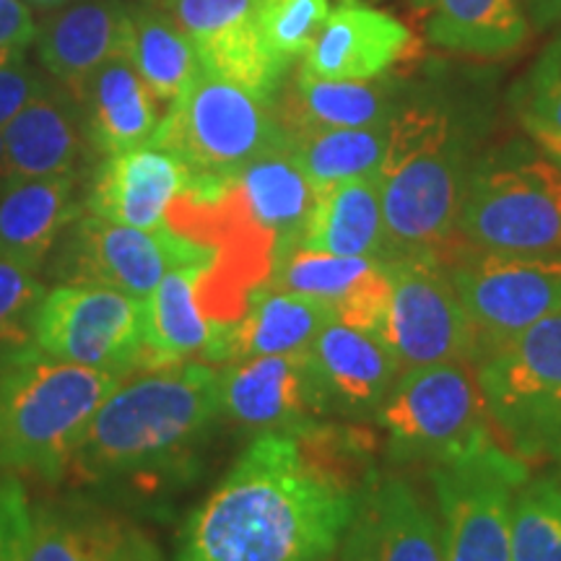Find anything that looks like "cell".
I'll return each mask as SVG.
<instances>
[{"mask_svg": "<svg viewBox=\"0 0 561 561\" xmlns=\"http://www.w3.org/2000/svg\"><path fill=\"white\" fill-rule=\"evenodd\" d=\"M32 3H37V5H62V3H68V0H32Z\"/></svg>", "mask_w": 561, "mask_h": 561, "instance_id": "43", "label": "cell"}, {"mask_svg": "<svg viewBox=\"0 0 561 561\" xmlns=\"http://www.w3.org/2000/svg\"><path fill=\"white\" fill-rule=\"evenodd\" d=\"M130 9L121 0H87L60 11L37 34L39 60L70 94H79L96 68L128 55Z\"/></svg>", "mask_w": 561, "mask_h": 561, "instance_id": "23", "label": "cell"}, {"mask_svg": "<svg viewBox=\"0 0 561 561\" xmlns=\"http://www.w3.org/2000/svg\"><path fill=\"white\" fill-rule=\"evenodd\" d=\"M536 13L546 21H561V0H533Z\"/></svg>", "mask_w": 561, "mask_h": 561, "instance_id": "42", "label": "cell"}, {"mask_svg": "<svg viewBox=\"0 0 561 561\" xmlns=\"http://www.w3.org/2000/svg\"><path fill=\"white\" fill-rule=\"evenodd\" d=\"M45 294L34 271L0 257V348L34 341V318Z\"/></svg>", "mask_w": 561, "mask_h": 561, "instance_id": "36", "label": "cell"}, {"mask_svg": "<svg viewBox=\"0 0 561 561\" xmlns=\"http://www.w3.org/2000/svg\"><path fill=\"white\" fill-rule=\"evenodd\" d=\"M234 185L250 219L278 240V255L299 240L314 208L318 187L294 159L289 144L252 159L234 174Z\"/></svg>", "mask_w": 561, "mask_h": 561, "instance_id": "29", "label": "cell"}, {"mask_svg": "<svg viewBox=\"0 0 561 561\" xmlns=\"http://www.w3.org/2000/svg\"><path fill=\"white\" fill-rule=\"evenodd\" d=\"M390 123L375 128L307 130L286 138L294 159L314 187L351 178H369L380 170L388 151Z\"/></svg>", "mask_w": 561, "mask_h": 561, "instance_id": "33", "label": "cell"}, {"mask_svg": "<svg viewBox=\"0 0 561 561\" xmlns=\"http://www.w3.org/2000/svg\"><path fill=\"white\" fill-rule=\"evenodd\" d=\"M191 170L174 153L146 144L115 153L96 172L91 216L136 229L167 227V210L187 187Z\"/></svg>", "mask_w": 561, "mask_h": 561, "instance_id": "21", "label": "cell"}, {"mask_svg": "<svg viewBox=\"0 0 561 561\" xmlns=\"http://www.w3.org/2000/svg\"><path fill=\"white\" fill-rule=\"evenodd\" d=\"M434 45L468 55H504L528 37L520 0H419Z\"/></svg>", "mask_w": 561, "mask_h": 561, "instance_id": "31", "label": "cell"}, {"mask_svg": "<svg viewBox=\"0 0 561 561\" xmlns=\"http://www.w3.org/2000/svg\"><path fill=\"white\" fill-rule=\"evenodd\" d=\"M331 320H335V314L322 301L265 286L255 294L244 318L231 328L227 362L301 354Z\"/></svg>", "mask_w": 561, "mask_h": 561, "instance_id": "30", "label": "cell"}, {"mask_svg": "<svg viewBox=\"0 0 561 561\" xmlns=\"http://www.w3.org/2000/svg\"><path fill=\"white\" fill-rule=\"evenodd\" d=\"M121 377L53 359L37 343L0 348V473L58 481L89 419Z\"/></svg>", "mask_w": 561, "mask_h": 561, "instance_id": "3", "label": "cell"}, {"mask_svg": "<svg viewBox=\"0 0 561 561\" xmlns=\"http://www.w3.org/2000/svg\"><path fill=\"white\" fill-rule=\"evenodd\" d=\"M206 263L170 271L144 299L146 369L191 359L227 364L229 331L210 322L198 291V276Z\"/></svg>", "mask_w": 561, "mask_h": 561, "instance_id": "22", "label": "cell"}, {"mask_svg": "<svg viewBox=\"0 0 561 561\" xmlns=\"http://www.w3.org/2000/svg\"><path fill=\"white\" fill-rule=\"evenodd\" d=\"M390 297L380 339L396 354L401 375L447 362H473L476 339L455 284L434 255L385 261Z\"/></svg>", "mask_w": 561, "mask_h": 561, "instance_id": "12", "label": "cell"}, {"mask_svg": "<svg viewBox=\"0 0 561 561\" xmlns=\"http://www.w3.org/2000/svg\"><path fill=\"white\" fill-rule=\"evenodd\" d=\"M328 0H261L257 32L278 60L289 62L310 50L328 21Z\"/></svg>", "mask_w": 561, "mask_h": 561, "instance_id": "35", "label": "cell"}, {"mask_svg": "<svg viewBox=\"0 0 561 561\" xmlns=\"http://www.w3.org/2000/svg\"><path fill=\"white\" fill-rule=\"evenodd\" d=\"M128 58L146 87L167 107L201 70L191 37L180 30L167 9L130 11Z\"/></svg>", "mask_w": 561, "mask_h": 561, "instance_id": "32", "label": "cell"}, {"mask_svg": "<svg viewBox=\"0 0 561 561\" xmlns=\"http://www.w3.org/2000/svg\"><path fill=\"white\" fill-rule=\"evenodd\" d=\"M79 104H87L89 138L107 157L146 146L157 133L164 107L146 87L128 55L112 58L83 83Z\"/></svg>", "mask_w": 561, "mask_h": 561, "instance_id": "26", "label": "cell"}, {"mask_svg": "<svg viewBox=\"0 0 561 561\" xmlns=\"http://www.w3.org/2000/svg\"><path fill=\"white\" fill-rule=\"evenodd\" d=\"M221 413V371L208 364L136 371L89 419L68 473L87 483H161Z\"/></svg>", "mask_w": 561, "mask_h": 561, "instance_id": "2", "label": "cell"}, {"mask_svg": "<svg viewBox=\"0 0 561 561\" xmlns=\"http://www.w3.org/2000/svg\"><path fill=\"white\" fill-rule=\"evenodd\" d=\"M34 343L53 359L121 380L146 371L144 299L96 284H60L42 299Z\"/></svg>", "mask_w": 561, "mask_h": 561, "instance_id": "11", "label": "cell"}, {"mask_svg": "<svg viewBox=\"0 0 561 561\" xmlns=\"http://www.w3.org/2000/svg\"><path fill=\"white\" fill-rule=\"evenodd\" d=\"M445 561H512V507L528 483V462L483 442L430 468Z\"/></svg>", "mask_w": 561, "mask_h": 561, "instance_id": "10", "label": "cell"}, {"mask_svg": "<svg viewBox=\"0 0 561 561\" xmlns=\"http://www.w3.org/2000/svg\"><path fill=\"white\" fill-rule=\"evenodd\" d=\"M530 136L536 138V144L541 146V151L561 170V136H553V133H543V130H530Z\"/></svg>", "mask_w": 561, "mask_h": 561, "instance_id": "41", "label": "cell"}, {"mask_svg": "<svg viewBox=\"0 0 561 561\" xmlns=\"http://www.w3.org/2000/svg\"><path fill=\"white\" fill-rule=\"evenodd\" d=\"M32 504L16 476L0 473V561H24Z\"/></svg>", "mask_w": 561, "mask_h": 561, "instance_id": "38", "label": "cell"}, {"mask_svg": "<svg viewBox=\"0 0 561 561\" xmlns=\"http://www.w3.org/2000/svg\"><path fill=\"white\" fill-rule=\"evenodd\" d=\"M413 34L390 13L341 0L305 53L299 70L318 79L371 81L413 53Z\"/></svg>", "mask_w": 561, "mask_h": 561, "instance_id": "20", "label": "cell"}, {"mask_svg": "<svg viewBox=\"0 0 561 561\" xmlns=\"http://www.w3.org/2000/svg\"><path fill=\"white\" fill-rule=\"evenodd\" d=\"M294 244L331 255L392 261L377 174L318 187L310 219Z\"/></svg>", "mask_w": 561, "mask_h": 561, "instance_id": "24", "label": "cell"}, {"mask_svg": "<svg viewBox=\"0 0 561 561\" xmlns=\"http://www.w3.org/2000/svg\"><path fill=\"white\" fill-rule=\"evenodd\" d=\"M268 102L201 66L149 144L174 153L195 178H234L252 159L286 144Z\"/></svg>", "mask_w": 561, "mask_h": 561, "instance_id": "6", "label": "cell"}, {"mask_svg": "<svg viewBox=\"0 0 561 561\" xmlns=\"http://www.w3.org/2000/svg\"><path fill=\"white\" fill-rule=\"evenodd\" d=\"M388 458L398 466H439L496 439L473 362L409 369L377 411Z\"/></svg>", "mask_w": 561, "mask_h": 561, "instance_id": "7", "label": "cell"}, {"mask_svg": "<svg viewBox=\"0 0 561 561\" xmlns=\"http://www.w3.org/2000/svg\"><path fill=\"white\" fill-rule=\"evenodd\" d=\"M157 3H161V0H157Z\"/></svg>", "mask_w": 561, "mask_h": 561, "instance_id": "45", "label": "cell"}, {"mask_svg": "<svg viewBox=\"0 0 561 561\" xmlns=\"http://www.w3.org/2000/svg\"><path fill=\"white\" fill-rule=\"evenodd\" d=\"M34 37L37 30L30 9L21 0H0V53H24Z\"/></svg>", "mask_w": 561, "mask_h": 561, "instance_id": "40", "label": "cell"}, {"mask_svg": "<svg viewBox=\"0 0 561 561\" xmlns=\"http://www.w3.org/2000/svg\"><path fill=\"white\" fill-rule=\"evenodd\" d=\"M73 94L47 89L3 125V170L9 178L70 174L83 151Z\"/></svg>", "mask_w": 561, "mask_h": 561, "instance_id": "25", "label": "cell"}, {"mask_svg": "<svg viewBox=\"0 0 561 561\" xmlns=\"http://www.w3.org/2000/svg\"><path fill=\"white\" fill-rule=\"evenodd\" d=\"M437 257L471 320L473 362L561 312V255H502L458 240Z\"/></svg>", "mask_w": 561, "mask_h": 561, "instance_id": "9", "label": "cell"}, {"mask_svg": "<svg viewBox=\"0 0 561 561\" xmlns=\"http://www.w3.org/2000/svg\"><path fill=\"white\" fill-rule=\"evenodd\" d=\"M388 89L371 81L318 79L299 70L294 87L286 91L276 107L284 136L307 130L333 128H375L392 121Z\"/></svg>", "mask_w": 561, "mask_h": 561, "instance_id": "28", "label": "cell"}, {"mask_svg": "<svg viewBox=\"0 0 561 561\" xmlns=\"http://www.w3.org/2000/svg\"><path fill=\"white\" fill-rule=\"evenodd\" d=\"M392 255H434L460 240L468 178L450 121L432 107H409L390 121L377 170Z\"/></svg>", "mask_w": 561, "mask_h": 561, "instance_id": "4", "label": "cell"}, {"mask_svg": "<svg viewBox=\"0 0 561 561\" xmlns=\"http://www.w3.org/2000/svg\"><path fill=\"white\" fill-rule=\"evenodd\" d=\"M193 42L201 66L271 100L289 62L278 60L257 32L261 0H161Z\"/></svg>", "mask_w": 561, "mask_h": 561, "instance_id": "14", "label": "cell"}, {"mask_svg": "<svg viewBox=\"0 0 561 561\" xmlns=\"http://www.w3.org/2000/svg\"><path fill=\"white\" fill-rule=\"evenodd\" d=\"M307 356L325 411L346 419L377 416L401 377V364L380 335L341 320L322 328Z\"/></svg>", "mask_w": 561, "mask_h": 561, "instance_id": "19", "label": "cell"}, {"mask_svg": "<svg viewBox=\"0 0 561 561\" xmlns=\"http://www.w3.org/2000/svg\"><path fill=\"white\" fill-rule=\"evenodd\" d=\"M221 411L252 430H291L325 416L307 351L252 356L221 371Z\"/></svg>", "mask_w": 561, "mask_h": 561, "instance_id": "16", "label": "cell"}, {"mask_svg": "<svg viewBox=\"0 0 561 561\" xmlns=\"http://www.w3.org/2000/svg\"><path fill=\"white\" fill-rule=\"evenodd\" d=\"M47 89L50 87L39 79V73L24 62V53H0V128Z\"/></svg>", "mask_w": 561, "mask_h": 561, "instance_id": "39", "label": "cell"}, {"mask_svg": "<svg viewBox=\"0 0 561 561\" xmlns=\"http://www.w3.org/2000/svg\"><path fill=\"white\" fill-rule=\"evenodd\" d=\"M525 128L561 136V39L551 42L517 87Z\"/></svg>", "mask_w": 561, "mask_h": 561, "instance_id": "37", "label": "cell"}, {"mask_svg": "<svg viewBox=\"0 0 561 561\" xmlns=\"http://www.w3.org/2000/svg\"><path fill=\"white\" fill-rule=\"evenodd\" d=\"M214 255L216 248L170 227L136 229L87 216L68 234L53 273L66 284H96L146 299L170 271Z\"/></svg>", "mask_w": 561, "mask_h": 561, "instance_id": "13", "label": "cell"}, {"mask_svg": "<svg viewBox=\"0 0 561 561\" xmlns=\"http://www.w3.org/2000/svg\"><path fill=\"white\" fill-rule=\"evenodd\" d=\"M0 167H3V133H0Z\"/></svg>", "mask_w": 561, "mask_h": 561, "instance_id": "44", "label": "cell"}, {"mask_svg": "<svg viewBox=\"0 0 561 561\" xmlns=\"http://www.w3.org/2000/svg\"><path fill=\"white\" fill-rule=\"evenodd\" d=\"M273 289L301 294L328 305L335 320L380 333L390 297V276L385 261L356 255H331L291 244L276 257Z\"/></svg>", "mask_w": 561, "mask_h": 561, "instance_id": "18", "label": "cell"}, {"mask_svg": "<svg viewBox=\"0 0 561 561\" xmlns=\"http://www.w3.org/2000/svg\"><path fill=\"white\" fill-rule=\"evenodd\" d=\"M79 219L73 178H11L0 195V257L37 271L60 231Z\"/></svg>", "mask_w": 561, "mask_h": 561, "instance_id": "27", "label": "cell"}, {"mask_svg": "<svg viewBox=\"0 0 561 561\" xmlns=\"http://www.w3.org/2000/svg\"><path fill=\"white\" fill-rule=\"evenodd\" d=\"M512 561H561V471L533 479L517 491Z\"/></svg>", "mask_w": 561, "mask_h": 561, "instance_id": "34", "label": "cell"}, {"mask_svg": "<svg viewBox=\"0 0 561 561\" xmlns=\"http://www.w3.org/2000/svg\"><path fill=\"white\" fill-rule=\"evenodd\" d=\"M24 561H164L140 525L89 500L32 504Z\"/></svg>", "mask_w": 561, "mask_h": 561, "instance_id": "15", "label": "cell"}, {"mask_svg": "<svg viewBox=\"0 0 561 561\" xmlns=\"http://www.w3.org/2000/svg\"><path fill=\"white\" fill-rule=\"evenodd\" d=\"M491 432L523 462H561V312L473 362Z\"/></svg>", "mask_w": 561, "mask_h": 561, "instance_id": "5", "label": "cell"}, {"mask_svg": "<svg viewBox=\"0 0 561 561\" xmlns=\"http://www.w3.org/2000/svg\"><path fill=\"white\" fill-rule=\"evenodd\" d=\"M375 442L322 421L261 432L182 523L174 561H328L377 476Z\"/></svg>", "mask_w": 561, "mask_h": 561, "instance_id": "1", "label": "cell"}, {"mask_svg": "<svg viewBox=\"0 0 561 561\" xmlns=\"http://www.w3.org/2000/svg\"><path fill=\"white\" fill-rule=\"evenodd\" d=\"M458 237L483 252L561 255V170L546 157L500 159L468 178Z\"/></svg>", "mask_w": 561, "mask_h": 561, "instance_id": "8", "label": "cell"}, {"mask_svg": "<svg viewBox=\"0 0 561 561\" xmlns=\"http://www.w3.org/2000/svg\"><path fill=\"white\" fill-rule=\"evenodd\" d=\"M341 561H445L437 517L409 481L377 473L343 538Z\"/></svg>", "mask_w": 561, "mask_h": 561, "instance_id": "17", "label": "cell"}]
</instances>
